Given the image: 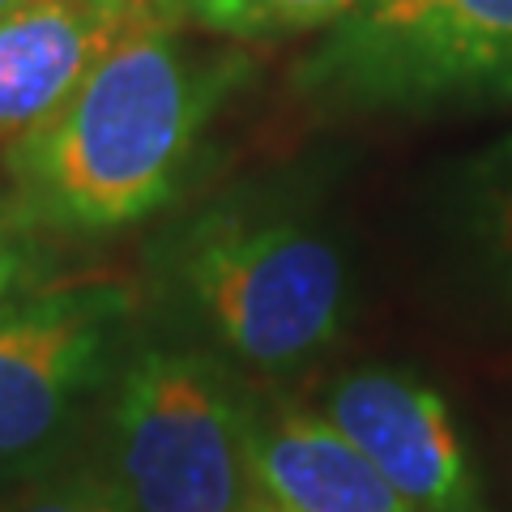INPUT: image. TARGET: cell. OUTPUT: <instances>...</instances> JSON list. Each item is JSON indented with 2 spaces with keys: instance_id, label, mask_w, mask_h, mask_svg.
<instances>
[{
  "instance_id": "6da1fadb",
  "label": "cell",
  "mask_w": 512,
  "mask_h": 512,
  "mask_svg": "<svg viewBox=\"0 0 512 512\" xmlns=\"http://www.w3.org/2000/svg\"><path fill=\"white\" fill-rule=\"evenodd\" d=\"M248 47L154 18L120 39L52 116L0 150L9 210L43 239L141 227L192 197Z\"/></svg>"
},
{
  "instance_id": "7a4b0ae2",
  "label": "cell",
  "mask_w": 512,
  "mask_h": 512,
  "mask_svg": "<svg viewBox=\"0 0 512 512\" xmlns=\"http://www.w3.org/2000/svg\"><path fill=\"white\" fill-rule=\"evenodd\" d=\"M146 286L163 333L265 384L312 372L355 316L346 239L303 171L180 201L146 248Z\"/></svg>"
},
{
  "instance_id": "3957f363",
  "label": "cell",
  "mask_w": 512,
  "mask_h": 512,
  "mask_svg": "<svg viewBox=\"0 0 512 512\" xmlns=\"http://www.w3.org/2000/svg\"><path fill=\"white\" fill-rule=\"evenodd\" d=\"M256 397L214 350L137 333L107 389L99 474L128 512H244Z\"/></svg>"
},
{
  "instance_id": "277c9868",
  "label": "cell",
  "mask_w": 512,
  "mask_h": 512,
  "mask_svg": "<svg viewBox=\"0 0 512 512\" xmlns=\"http://www.w3.org/2000/svg\"><path fill=\"white\" fill-rule=\"evenodd\" d=\"M333 120L448 116L512 103V0H363L291 69Z\"/></svg>"
},
{
  "instance_id": "5b68a950",
  "label": "cell",
  "mask_w": 512,
  "mask_h": 512,
  "mask_svg": "<svg viewBox=\"0 0 512 512\" xmlns=\"http://www.w3.org/2000/svg\"><path fill=\"white\" fill-rule=\"evenodd\" d=\"M137 342V295L90 278L0 316V457H30L111 389Z\"/></svg>"
},
{
  "instance_id": "8992f818",
  "label": "cell",
  "mask_w": 512,
  "mask_h": 512,
  "mask_svg": "<svg viewBox=\"0 0 512 512\" xmlns=\"http://www.w3.org/2000/svg\"><path fill=\"white\" fill-rule=\"evenodd\" d=\"M320 414L414 512H491L448 397L410 367H355L325 389Z\"/></svg>"
},
{
  "instance_id": "52a82bcc",
  "label": "cell",
  "mask_w": 512,
  "mask_h": 512,
  "mask_svg": "<svg viewBox=\"0 0 512 512\" xmlns=\"http://www.w3.org/2000/svg\"><path fill=\"white\" fill-rule=\"evenodd\" d=\"M423 261L448 320L512 333V133L440 167L423 197Z\"/></svg>"
},
{
  "instance_id": "ba28073f",
  "label": "cell",
  "mask_w": 512,
  "mask_h": 512,
  "mask_svg": "<svg viewBox=\"0 0 512 512\" xmlns=\"http://www.w3.org/2000/svg\"><path fill=\"white\" fill-rule=\"evenodd\" d=\"M154 18H167L158 0H18L0 9V146L52 116L111 47Z\"/></svg>"
},
{
  "instance_id": "9c48e42d",
  "label": "cell",
  "mask_w": 512,
  "mask_h": 512,
  "mask_svg": "<svg viewBox=\"0 0 512 512\" xmlns=\"http://www.w3.org/2000/svg\"><path fill=\"white\" fill-rule=\"evenodd\" d=\"M252 487L286 512H414L320 410L256 397Z\"/></svg>"
},
{
  "instance_id": "30bf717a",
  "label": "cell",
  "mask_w": 512,
  "mask_h": 512,
  "mask_svg": "<svg viewBox=\"0 0 512 512\" xmlns=\"http://www.w3.org/2000/svg\"><path fill=\"white\" fill-rule=\"evenodd\" d=\"M171 22L239 47L325 30L363 0H158Z\"/></svg>"
},
{
  "instance_id": "8fae6325",
  "label": "cell",
  "mask_w": 512,
  "mask_h": 512,
  "mask_svg": "<svg viewBox=\"0 0 512 512\" xmlns=\"http://www.w3.org/2000/svg\"><path fill=\"white\" fill-rule=\"evenodd\" d=\"M0 512H128L99 466H60L26 483Z\"/></svg>"
},
{
  "instance_id": "7c38bea8",
  "label": "cell",
  "mask_w": 512,
  "mask_h": 512,
  "mask_svg": "<svg viewBox=\"0 0 512 512\" xmlns=\"http://www.w3.org/2000/svg\"><path fill=\"white\" fill-rule=\"evenodd\" d=\"M47 286V252L43 235H35L26 222L9 210L0 197V316H9L18 303L39 295Z\"/></svg>"
},
{
  "instance_id": "4fadbf2b",
  "label": "cell",
  "mask_w": 512,
  "mask_h": 512,
  "mask_svg": "<svg viewBox=\"0 0 512 512\" xmlns=\"http://www.w3.org/2000/svg\"><path fill=\"white\" fill-rule=\"evenodd\" d=\"M244 512H286V508H278L274 500H265V495H252V500L244 504Z\"/></svg>"
},
{
  "instance_id": "5bb4252c",
  "label": "cell",
  "mask_w": 512,
  "mask_h": 512,
  "mask_svg": "<svg viewBox=\"0 0 512 512\" xmlns=\"http://www.w3.org/2000/svg\"><path fill=\"white\" fill-rule=\"evenodd\" d=\"M9 5H18V0H0V9H9Z\"/></svg>"
}]
</instances>
